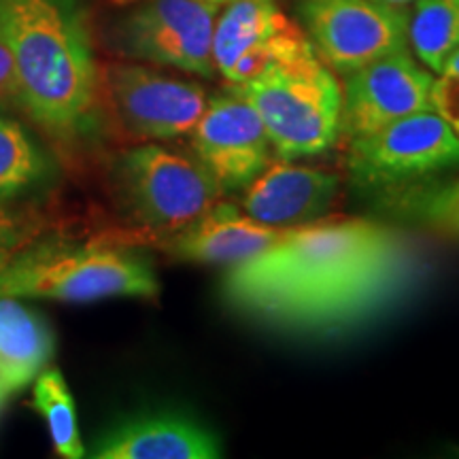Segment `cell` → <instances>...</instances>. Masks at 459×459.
Segmentation results:
<instances>
[{"mask_svg":"<svg viewBox=\"0 0 459 459\" xmlns=\"http://www.w3.org/2000/svg\"><path fill=\"white\" fill-rule=\"evenodd\" d=\"M243 192L240 209L251 220L290 230L324 220L341 192V177L315 166L273 158Z\"/></svg>","mask_w":459,"mask_h":459,"instance_id":"12","label":"cell"},{"mask_svg":"<svg viewBox=\"0 0 459 459\" xmlns=\"http://www.w3.org/2000/svg\"><path fill=\"white\" fill-rule=\"evenodd\" d=\"M15 100V71L9 49L0 43V105Z\"/></svg>","mask_w":459,"mask_h":459,"instance_id":"23","label":"cell"},{"mask_svg":"<svg viewBox=\"0 0 459 459\" xmlns=\"http://www.w3.org/2000/svg\"><path fill=\"white\" fill-rule=\"evenodd\" d=\"M274 0H230L213 30L215 71L226 79L247 51L290 24Z\"/></svg>","mask_w":459,"mask_h":459,"instance_id":"17","label":"cell"},{"mask_svg":"<svg viewBox=\"0 0 459 459\" xmlns=\"http://www.w3.org/2000/svg\"><path fill=\"white\" fill-rule=\"evenodd\" d=\"M0 43L15 102L60 139L88 134L102 107L100 73L74 0H0Z\"/></svg>","mask_w":459,"mask_h":459,"instance_id":"2","label":"cell"},{"mask_svg":"<svg viewBox=\"0 0 459 459\" xmlns=\"http://www.w3.org/2000/svg\"><path fill=\"white\" fill-rule=\"evenodd\" d=\"M111 189L122 213L156 237L187 226L223 196L196 156L158 143L124 149L111 164Z\"/></svg>","mask_w":459,"mask_h":459,"instance_id":"5","label":"cell"},{"mask_svg":"<svg viewBox=\"0 0 459 459\" xmlns=\"http://www.w3.org/2000/svg\"><path fill=\"white\" fill-rule=\"evenodd\" d=\"M349 179L364 192L406 186L459 166V139L436 111L395 119L347 141Z\"/></svg>","mask_w":459,"mask_h":459,"instance_id":"6","label":"cell"},{"mask_svg":"<svg viewBox=\"0 0 459 459\" xmlns=\"http://www.w3.org/2000/svg\"><path fill=\"white\" fill-rule=\"evenodd\" d=\"M54 351L48 321L17 298L0 296V385L22 392L48 368Z\"/></svg>","mask_w":459,"mask_h":459,"instance_id":"15","label":"cell"},{"mask_svg":"<svg viewBox=\"0 0 459 459\" xmlns=\"http://www.w3.org/2000/svg\"><path fill=\"white\" fill-rule=\"evenodd\" d=\"M375 3H381V4H387V7L392 9H402V11H409V7L417 3V0H375Z\"/></svg>","mask_w":459,"mask_h":459,"instance_id":"24","label":"cell"},{"mask_svg":"<svg viewBox=\"0 0 459 459\" xmlns=\"http://www.w3.org/2000/svg\"><path fill=\"white\" fill-rule=\"evenodd\" d=\"M209 3H217V4H220V3H230V0H209Z\"/></svg>","mask_w":459,"mask_h":459,"instance_id":"27","label":"cell"},{"mask_svg":"<svg viewBox=\"0 0 459 459\" xmlns=\"http://www.w3.org/2000/svg\"><path fill=\"white\" fill-rule=\"evenodd\" d=\"M434 74L411 49L387 54L344 74L341 139L370 134L395 119L432 108Z\"/></svg>","mask_w":459,"mask_h":459,"instance_id":"10","label":"cell"},{"mask_svg":"<svg viewBox=\"0 0 459 459\" xmlns=\"http://www.w3.org/2000/svg\"><path fill=\"white\" fill-rule=\"evenodd\" d=\"M415 257L394 228L358 217L283 230L260 254L230 266L223 300L237 311L294 332L361 324L412 281Z\"/></svg>","mask_w":459,"mask_h":459,"instance_id":"1","label":"cell"},{"mask_svg":"<svg viewBox=\"0 0 459 459\" xmlns=\"http://www.w3.org/2000/svg\"><path fill=\"white\" fill-rule=\"evenodd\" d=\"M283 230L251 220L237 204L217 203L187 226L156 237V247L177 262L237 266L274 243Z\"/></svg>","mask_w":459,"mask_h":459,"instance_id":"13","label":"cell"},{"mask_svg":"<svg viewBox=\"0 0 459 459\" xmlns=\"http://www.w3.org/2000/svg\"><path fill=\"white\" fill-rule=\"evenodd\" d=\"M22 228L20 221L0 204V268L9 262V257L20 249Z\"/></svg>","mask_w":459,"mask_h":459,"instance_id":"22","label":"cell"},{"mask_svg":"<svg viewBox=\"0 0 459 459\" xmlns=\"http://www.w3.org/2000/svg\"><path fill=\"white\" fill-rule=\"evenodd\" d=\"M99 459H215L220 440L196 419L175 411L122 419L96 440Z\"/></svg>","mask_w":459,"mask_h":459,"instance_id":"14","label":"cell"},{"mask_svg":"<svg viewBox=\"0 0 459 459\" xmlns=\"http://www.w3.org/2000/svg\"><path fill=\"white\" fill-rule=\"evenodd\" d=\"M192 152L223 194L243 192L274 158L260 115L232 88L206 100L203 117L192 130Z\"/></svg>","mask_w":459,"mask_h":459,"instance_id":"11","label":"cell"},{"mask_svg":"<svg viewBox=\"0 0 459 459\" xmlns=\"http://www.w3.org/2000/svg\"><path fill=\"white\" fill-rule=\"evenodd\" d=\"M158 294L149 260L107 240H41L17 249L0 268V296L9 298L96 302Z\"/></svg>","mask_w":459,"mask_h":459,"instance_id":"3","label":"cell"},{"mask_svg":"<svg viewBox=\"0 0 459 459\" xmlns=\"http://www.w3.org/2000/svg\"><path fill=\"white\" fill-rule=\"evenodd\" d=\"M406 32L417 60L438 74L459 49V0H417Z\"/></svg>","mask_w":459,"mask_h":459,"instance_id":"19","label":"cell"},{"mask_svg":"<svg viewBox=\"0 0 459 459\" xmlns=\"http://www.w3.org/2000/svg\"><path fill=\"white\" fill-rule=\"evenodd\" d=\"M34 409L48 423L51 443L60 457L82 459L85 446L77 426V409L65 375L57 368H45L34 378Z\"/></svg>","mask_w":459,"mask_h":459,"instance_id":"20","label":"cell"},{"mask_svg":"<svg viewBox=\"0 0 459 459\" xmlns=\"http://www.w3.org/2000/svg\"><path fill=\"white\" fill-rule=\"evenodd\" d=\"M296 11L315 54L342 77L409 49V11L375 0H296Z\"/></svg>","mask_w":459,"mask_h":459,"instance_id":"9","label":"cell"},{"mask_svg":"<svg viewBox=\"0 0 459 459\" xmlns=\"http://www.w3.org/2000/svg\"><path fill=\"white\" fill-rule=\"evenodd\" d=\"M230 88L260 115L274 158L319 156L341 141L342 85L315 49Z\"/></svg>","mask_w":459,"mask_h":459,"instance_id":"4","label":"cell"},{"mask_svg":"<svg viewBox=\"0 0 459 459\" xmlns=\"http://www.w3.org/2000/svg\"><path fill=\"white\" fill-rule=\"evenodd\" d=\"M432 108L449 124L459 139V49L453 54L432 85Z\"/></svg>","mask_w":459,"mask_h":459,"instance_id":"21","label":"cell"},{"mask_svg":"<svg viewBox=\"0 0 459 459\" xmlns=\"http://www.w3.org/2000/svg\"><path fill=\"white\" fill-rule=\"evenodd\" d=\"M115 4H130V3H136V0H113Z\"/></svg>","mask_w":459,"mask_h":459,"instance_id":"26","label":"cell"},{"mask_svg":"<svg viewBox=\"0 0 459 459\" xmlns=\"http://www.w3.org/2000/svg\"><path fill=\"white\" fill-rule=\"evenodd\" d=\"M377 209L400 221L417 223L445 237L459 238V179H429L381 189Z\"/></svg>","mask_w":459,"mask_h":459,"instance_id":"16","label":"cell"},{"mask_svg":"<svg viewBox=\"0 0 459 459\" xmlns=\"http://www.w3.org/2000/svg\"><path fill=\"white\" fill-rule=\"evenodd\" d=\"M9 392L7 389H4L3 385H0V411H3V406H4V402H7V398H9Z\"/></svg>","mask_w":459,"mask_h":459,"instance_id":"25","label":"cell"},{"mask_svg":"<svg viewBox=\"0 0 459 459\" xmlns=\"http://www.w3.org/2000/svg\"><path fill=\"white\" fill-rule=\"evenodd\" d=\"M217 13L209 0H145L119 22L113 45L132 60L213 77Z\"/></svg>","mask_w":459,"mask_h":459,"instance_id":"8","label":"cell"},{"mask_svg":"<svg viewBox=\"0 0 459 459\" xmlns=\"http://www.w3.org/2000/svg\"><path fill=\"white\" fill-rule=\"evenodd\" d=\"M100 91L117 130L134 143L192 134L209 100L203 85L124 62L105 68Z\"/></svg>","mask_w":459,"mask_h":459,"instance_id":"7","label":"cell"},{"mask_svg":"<svg viewBox=\"0 0 459 459\" xmlns=\"http://www.w3.org/2000/svg\"><path fill=\"white\" fill-rule=\"evenodd\" d=\"M54 162L30 130L0 108V204L49 186Z\"/></svg>","mask_w":459,"mask_h":459,"instance_id":"18","label":"cell"}]
</instances>
